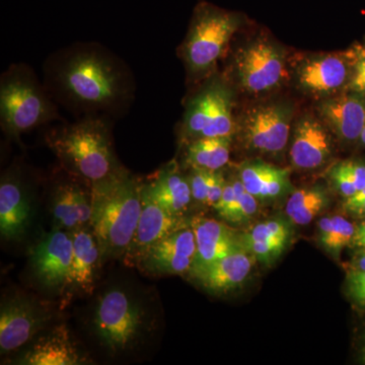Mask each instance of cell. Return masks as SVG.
I'll return each instance as SVG.
<instances>
[{
	"mask_svg": "<svg viewBox=\"0 0 365 365\" xmlns=\"http://www.w3.org/2000/svg\"><path fill=\"white\" fill-rule=\"evenodd\" d=\"M158 307L150 295L128 282L108 285L91 307L88 330L111 357L140 349L158 329Z\"/></svg>",
	"mask_w": 365,
	"mask_h": 365,
	"instance_id": "cell-1",
	"label": "cell"
},
{
	"mask_svg": "<svg viewBox=\"0 0 365 365\" xmlns=\"http://www.w3.org/2000/svg\"><path fill=\"white\" fill-rule=\"evenodd\" d=\"M52 78L62 98L83 111H110L130 93L126 69L109 53L93 47L66 53L55 63Z\"/></svg>",
	"mask_w": 365,
	"mask_h": 365,
	"instance_id": "cell-2",
	"label": "cell"
},
{
	"mask_svg": "<svg viewBox=\"0 0 365 365\" xmlns=\"http://www.w3.org/2000/svg\"><path fill=\"white\" fill-rule=\"evenodd\" d=\"M143 180L128 170L91 184V227L97 237L104 264L121 260L133 239L143 208Z\"/></svg>",
	"mask_w": 365,
	"mask_h": 365,
	"instance_id": "cell-3",
	"label": "cell"
},
{
	"mask_svg": "<svg viewBox=\"0 0 365 365\" xmlns=\"http://www.w3.org/2000/svg\"><path fill=\"white\" fill-rule=\"evenodd\" d=\"M45 141L62 170L91 185L124 168L115 155L110 125L102 118L88 117L52 129Z\"/></svg>",
	"mask_w": 365,
	"mask_h": 365,
	"instance_id": "cell-4",
	"label": "cell"
},
{
	"mask_svg": "<svg viewBox=\"0 0 365 365\" xmlns=\"http://www.w3.org/2000/svg\"><path fill=\"white\" fill-rule=\"evenodd\" d=\"M0 119L6 135L19 140L36 127L59 119V115L30 69L14 66L0 83Z\"/></svg>",
	"mask_w": 365,
	"mask_h": 365,
	"instance_id": "cell-5",
	"label": "cell"
},
{
	"mask_svg": "<svg viewBox=\"0 0 365 365\" xmlns=\"http://www.w3.org/2000/svg\"><path fill=\"white\" fill-rule=\"evenodd\" d=\"M239 25V16L235 14L209 4L199 6L182 49L190 71L199 73L212 68Z\"/></svg>",
	"mask_w": 365,
	"mask_h": 365,
	"instance_id": "cell-6",
	"label": "cell"
},
{
	"mask_svg": "<svg viewBox=\"0 0 365 365\" xmlns=\"http://www.w3.org/2000/svg\"><path fill=\"white\" fill-rule=\"evenodd\" d=\"M54 312L44 300L24 292L4 297L0 306V352L26 347L51 323Z\"/></svg>",
	"mask_w": 365,
	"mask_h": 365,
	"instance_id": "cell-7",
	"label": "cell"
},
{
	"mask_svg": "<svg viewBox=\"0 0 365 365\" xmlns=\"http://www.w3.org/2000/svg\"><path fill=\"white\" fill-rule=\"evenodd\" d=\"M73 253L71 232L52 228L31 249L30 267L41 287L54 294H68Z\"/></svg>",
	"mask_w": 365,
	"mask_h": 365,
	"instance_id": "cell-8",
	"label": "cell"
},
{
	"mask_svg": "<svg viewBox=\"0 0 365 365\" xmlns=\"http://www.w3.org/2000/svg\"><path fill=\"white\" fill-rule=\"evenodd\" d=\"M232 130L230 91L220 83H213L190 103L185 116V136L191 141L204 137H230Z\"/></svg>",
	"mask_w": 365,
	"mask_h": 365,
	"instance_id": "cell-9",
	"label": "cell"
},
{
	"mask_svg": "<svg viewBox=\"0 0 365 365\" xmlns=\"http://www.w3.org/2000/svg\"><path fill=\"white\" fill-rule=\"evenodd\" d=\"M66 172L53 184L49 198L52 228L72 232L91 227L93 215L91 185Z\"/></svg>",
	"mask_w": 365,
	"mask_h": 365,
	"instance_id": "cell-10",
	"label": "cell"
},
{
	"mask_svg": "<svg viewBox=\"0 0 365 365\" xmlns=\"http://www.w3.org/2000/svg\"><path fill=\"white\" fill-rule=\"evenodd\" d=\"M34 218L32 191L18 169L7 170L0 182V234L6 241L25 237Z\"/></svg>",
	"mask_w": 365,
	"mask_h": 365,
	"instance_id": "cell-11",
	"label": "cell"
},
{
	"mask_svg": "<svg viewBox=\"0 0 365 365\" xmlns=\"http://www.w3.org/2000/svg\"><path fill=\"white\" fill-rule=\"evenodd\" d=\"M196 252L195 235L188 225L180 228L151 247L136 268L146 275L155 277L190 274Z\"/></svg>",
	"mask_w": 365,
	"mask_h": 365,
	"instance_id": "cell-12",
	"label": "cell"
},
{
	"mask_svg": "<svg viewBox=\"0 0 365 365\" xmlns=\"http://www.w3.org/2000/svg\"><path fill=\"white\" fill-rule=\"evenodd\" d=\"M14 361L21 365H81L90 364L91 359L68 327L59 324L39 334Z\"/></svg>",
	"mask_w": 365,
	"mask_h": 365,
	"instance_id": "cell-13",
	"label": "cell"
},
{
	"mask_svg": "<svg viewBox=\"0 0 365 365\" xmlns=\"http://www.w3.org/2000/svg\"><path fill=\"white\" fill-rule=\"evenodd\" d=\"M184 227L186 225H184L182 217L172 215L158 205L143 188L140 217L133 239L121 260L127 267L136 268L151 247Z\"/></svg>",
	"mask_w": 365,
	"mask_h": 365,
	"instance_id": "cell-14",
	"label": "cell"
},
{
	"mask_svg": "<svg viewBox=\"0 0 365 365\" xmlns=\"http://www.w3.org/2000/svg\"><path fill=\"white\" fill-rule=\"evenodd\" d=\"M189 225L195 235L197 246L195 260L189 274L193 279L215 262L242 246L232 228L218 220L196 215L190 220Z\"/></svg>",
	"mask_w": 365,
	"mask_h": 365,
	"instance_id": "cell-15",
	"label": "cell"
},
{
	"mask_svg": "<svg viewBox=\"0 0 365 365\" xmlns=\"http://www.w3.org/2000/svg\"><path fill=\"white\" fill-rule=\"evenodd\" d=\"M73 253L68 294L91 297L97 287L98 273L104 265L97 237L91 227L71 232Z\"/></svg>",
	"mask_w": 365,
	"mask_h": 365,
	"instance_id": "cell-16",
	"label": "cell"
},
{
	"mask_svg": "<svg viewBox=\"0 0 365 365\" xmlns=\"http://www.w3.org/2000/svg\"><path fill=\"white\" fill-rule=\"evenodd\" d=\"M237 69L242 86L259 93L277 85L283 74V59L274 46L256 43L242 52Z\"/></svg>",
	"mask_w": 365,
	"mask_h": 365,
	"instance_id": "cell-17",
	"label": "cell"
},
{
	"mask_svg": "<svg viewBox=\"0 0 365 365\" xmlns=\"http://www.w3.org/2000/svg\"><path fill=\"white\" fill-rule=\"evenodd\" d=\"M143 191L172 215L182 217L192 200L188 178H185L175 162L167 163L143 181Z\"/></svg>",
	"mask_w": 365,
	"mask_h": 365,
	"instance_id": "cell-18",
	"label": "cell"
},
{
	"mask_svg": "<svg viewBox=\"0 0 365 365\" xmlns=\"http://www.w3.org/2000/svg\"><path fill=\"white\" fill-rule=\"evenodd\" d=\"M254 255L244 245L209 266L194 279L209 294L225 295L241 287L251 273Z\"/></svg>",
	"mask_w": 365,
	"mask_h": 365,
	"instance_id": "cell-19",
	"label": "cell"
},
{
	"mask_svg": "<svg viewBox=\"0 0 365 365\" xmlns=\"http://www.w3.org/2000/svg\"><path fill=\"white\" fill-rule=\"evenodd\" d=\"M289 129L288 113L277 106L256 110L246 123L250 143L267 153H277L287 146Z\"/></svg>",
	"mask_w": 365,
	"mask_h": 365,
	"instance_id": "cell-20",
	"label": "cell"
},
{
	"mask_svg": "<svg viewBox=\"0 0 365 365\" xmlns=\"http://www.w3.org/2000/svg\"><path fill=\"white\" fill-rule=\"evenodd\" d=\"M330 138L323 126L304 119L295 130L290 157L295 167L312 170L321 167L330 155Z\"/></svg>",
	"mask_w": 365,
	"mask_h": 365,
	"instance_id": "cell-21",
	"label": "cell"
},
{
	"mask_svg": "<svg viewBox=\"0 0 365 365\" xmlns=\"http://www.w3.org/2000/svg\"><path fill=\"white\" fill-rule=\"evenodd\" d=\"M322 113L342 138L354 140L361 135L365 125V107L359 98L344 96L335 98L322 107Z\"/></svg>",
	"mask_w": 365,
	"mask_h": 365,
	"instance_id": "cell-22",
	"label": "cell"
},
{
	"mask_svg": "<svg viewBox=\"0 0 365 365\" xmlns=\"http://www.w3.org/2000/svg\"><path fill=\"white\" fill-rule=\"evenodd\" d=\"M287 170L266 163H250L241 172V180L250 194L259 199L275 198L282 193L288 182Z\"/></svg>",
	"mask_w": 365,
	"mask_h": 365,
	"instance_id": "cell-23",
	"label": "cell"
},
{
	"mask_svg": "<svg viewBox=\"0 0 365 365\" xmlns=\"http://www.w3.org/2000/svg\"><path fill=\"white\" fill-rule=\"evenodd\" d=\"M347 76L344 62L336 56L324 57L300 68V83L307 90L329 91L340 88Z\"/></svg>",
	"mask_w": 365,
	"mask_h": 365,
	"instance_id": "cell-24",
	"label": "cell"
},
{
	"mask_svg": "<svg viewBox=\"0 0 365 365\" xmlns=\"http://www.w3.org/2000/svg\"><path fill=\"white\" fill-rule=\"evenodd\" d=\"M230 137H204L192 140L186 162L191 168L220 170L230 160Z\"/></svg>",
	"mask_w": 365,
	"mask_h": 365,
	"instance_id": "cell-25",
	"label": "cell"
},
{
	"mask_svg": "<svg viewBox=\"0 0 365 365\" xmlns=\"http://www.w3.org/2000/svg\"><path fill=\"white\" fill-rule=\"evenodd\" d=\"M327 203L328 197L323 189H300L288 199L285 211L295 225H306L326 207Z\"/></svg>",
	"mask_w": 365,
	"mask_h": 365,
	"instance_id": "cell-26",
	"label": "cell"
},
{
	"mask_svg": "<svg viewBox=\"0 0 365 365\" xmlns=\"http://www.w3.org/2000/svg\"><path fill=\"white\" fill-rule=\"evenodd\" d=\"M354 235L355 227L349 220L341 216H334L332 230L321 242L329 252L338 255L341 250L352 242Z\"/></svg>",
	"mask_w": 365,
	"mask_h": 365,
	"instance_id": "cell-27",
	"label": "cell"
},
{
	"mask_svg": "<svg viewBox=\"0 0 365 365\" xmlns=\"http://www.w3.org/2000/svg\"><path fill=\"white\" fill-rule=\"evenodd\" d=\"M288 228L279 220H268L255 225L242 241L287 242Z\"/></svg>",
	"mask_w": 365,
	"mask_h": 365,
	"instance_id": "cell-28",
	"label": "cell"
},
{
	"mask_svg": "<svg viewBox=\"0 0 365 365\" xmlns=\"http://www.w3.org/2000/svg\"><path fill=\"white\" fill-rule=\"evenodd\" d=\"M215 170L192 168L191 176L188 178L191 187L192 199L197 203L207 204L209 189L215 176Z\"/></svg>",
	"mask_w": 365,
	"mask_h": 365,
	"instance_id": "cell-29",
	"label": "cell"
},
{
	"mask_svg": "<svg viewBox=\"0 0 365 365\" xmlns=\"http://www.w3.org/2000/svg\"><path fill=\"white\" fill-rule=\"evenodd\" d=\"M242 242L250 253L253 254L261 261L272 262L282 253L287 242L242 241Z\"/></svg>",
	"mask_w": 365,
	"mask_h": 365,
	"instance_id": "cell-30",
	"label": "cell"
},
{
	"mask_svg": "<svg viewBox=\"0 0 365 365\" xmlns=\"http://www.w3.org/2000/svg\"><path fill=\"white\" fill-rule=\"evenodd\" d=\"M332 177L334 182L337 185L338 189L340 190L341 193L346 198H349L354 195L357 192L356 187H355L354 182H353L351 178L348 176L347 173L343 170L341 165L334 169L332 172Z\"/></svg>",
	"mask_w": 365,
	"mask_h": 365,
	"instance_id": "cell-31",
	"label": "cell"
},
{
	"mask_svg": "<svg viewBox=\"0 0 365 365\" xmlns=\"http://www.w3.org/2000/svg\"><path fill=\"white\" fill-rule=\"evenodd\" d=\"M235 200V188L232 182H225V189H223L222 195L220 197V201L215 206L216 212L220 217L225 220L230 213L232 203Z\"/></svg>",
	"mask_w": 365,
	"mask_h": 365,
	"instance_id": "cell-32",
	"label": "cell"
},
{
	"mask_svg": "<svg viewBox=\"0 0 365 365\" xmlns=\"http://www.w3.org/2000/svg\"><path fill=\"white\" fill-rule=\"evenodd\" d=\"M257 209H258V203H257L256 197L246 191L242 197L241 209L235 223L240 225V223L248 222L256 213Z\"/></svg>",
	"mask_w": 365,
	"mask_h": 365,
	"instance_id": "cell-33",
	"label": "cell"
},
{
	"mask_svg": "<svg viewBox=\"0 0 365 365\" xmlns=\"http://www.w3.org/2000/svg\"><path fill=\"white\" fill-rule=\"evenodd\" d=\"M225 177L220 170H215V176H213L212 182H211L210 189L207 197V204L209 207L215 208L216 204L220 201V197L222 195L223 189L225 186Z\"/></svg>",
	"mask_w": 365,
	"mask_h": 365,
	"instance_id": "cell-34",
	"label": "cell"
},
{
	"mask_svg": "<svg viewBox=\"0 0 365 365\" xmlns=\"http://www.w3.org/2000/svg\"><path fill=\"white\" fill-rule=\"evenodd\" d=\"M341 167L347 173L348 176L351 178L353 182L356 187L357 191L364 189L365 187V167L359 163L347 162L341 163Z\"/></svg>",
	"mask_w": 365,
	"mask_h": 365,
	"instance_id": "cell-35",
	"label": "cell"
},
{
	"mask_svg": "<svg viewBox=\"0 0 365 365\" xmlns=\"http://www.w3.org/2000/svg\"><path fill=\"white\" fill-rule=\"evenodd\" d=\"M351 86L354 90L365 91V59L357 64L356 73L353 78Z\"/></svg>",
	"mask_w": 365,
	"mask_h": 365,
	"instance_id": "cell-36",
	"label": "cell"
},
{
	"mask_svg": "<svg viewBox=\"0 0 365 365\" xmlns=\"http://www.w3.org/2000/svg\"><path fill=\"white\" fill-rule=\"evenodd\" d=\"M347 281L349 287L365 285V271L352 270L348 273Z\"/></svg>",
	"mask_w": 365,
	"mask_h": 365,
	"instance_id": "cell-37",
	"label": "cell"
},
{
	"mask_svg": "<svg viewBox=\"0 0 365 365\" xmlns=\"http://www.w3.org/2000/svg\"><path fill=\"white\" fill-rule=\"evenodd\" d=\"M364 201H365V187L364 189L357 191L354 195L346 199L344 208L350 210V209L359 205V203L364 202Z\"/></svg>",
	"mask_w": 365,
	"mask_h": 365,
	"instance_id": "cell-38",
	"label": "cell"
},
{
	"mask_svg": "<svg viewBox=\"0 0 365 365\" xmlns=\"http://www.w3.org/2000/svg\"><path fill=\"white\" fill-rule=\"evenodd\" d=\"M353 299L360 304H365V285L361 287H349Z\"/></svg>",
	"mask_w": 365,
	"mask_h": 365,
	"instance_id": "cell-39",
	"label": "cell"
},
{
	"mask_svg": "<svg viewBox=\"0 0 365 365\" xmlns=\"http://www.w3.org/2000/svg\"><path fill=\"white\" fill-rule=\"evenodd\" d=\"M365 237V220L364 222L360 223L359 227H355V235L354 237H353V241H355V240L360 239V237Z\"/></svg>",
	"mask_w": 365,
	"mask_h": 365,
	"instance_id": "cell-40",
	"label": "cell"
},
{
	"mask_svg": "<svg viewBox=\"0 0 365 365\" xmlns=\"http://www.w3.org/2000/svg\"><path fill=\"white\" fill-rule=\"evenodd\" d=\"M350 211L357 213V215H365V201L359 203V205L354 206V207L350 209Z\"/></svg>",
	"mask_w": 365,
	"mask_h": 365,
	"instance_id": "cell-41",
	"label": "cell"
},
{
	"mask_svg": "<svg viewBox=\"0 0 365 365\" xmlns=\"http://www.w3.org/2000/svg\"><path fill=\"white\" fill-rule=\"evenodd\" d=\"M356 267L357 269H355V270L365 271V252L359 257V260H357Z\"/></svg>",
	"mask_w": 365,
	"mask_h": 365,
	"instance_id": "cell-42",
	"label": "cell"
},
{
	"mask_svg": "<svg viewBox=\"0 0 365 365\" xmlns=\"http://www.w3.org/2000/svg\"><path fill=\"white\" fill-rule=\"evenodd\" d=\"M353 244L356 245V246L361 247V248L365 249V237H360V239L355 240V241H353Z\"/></svg>",
	"mask_w": 365,
	"mask_h": 365,
	"instance_id": "cell-43",
	"label": "cell"
},
{
	"mask_svg": "<svg viewBox=\"0 0 365 365\" xmlns=\"http://www.w3.org/2000/svg\"><path fill=\"white\" fill-rule=\"evenodd\" d=\"M360 138H361L362 143L365 144V125L364 130L361 132V135H360Z\"/></svg>",
	"mask_w": 365,
	"mask_h": 365,
	"instance_id": "cell-44",
	"label": "cell"
},
{
	"mask_svg": "<svg viewBox=\"0 0 365 365\" xmlns=\"http://www.w3.org/2000/svg\"><path fill=\"white\" fill-rule=\"evenodd\" d=\"M364 357H365V348H364Z\"/></svg>",
	"mask_w": 365,
	"mask_h": 365,
	"instance_id": "cell-45",
	"label": "cell"
}]
</instances>
